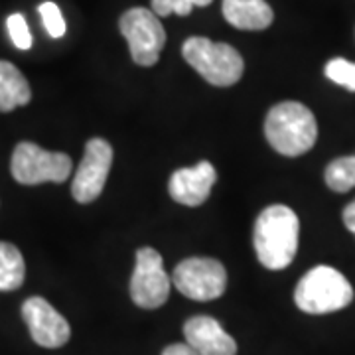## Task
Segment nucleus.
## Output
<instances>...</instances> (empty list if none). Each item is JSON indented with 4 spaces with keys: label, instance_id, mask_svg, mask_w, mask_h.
<instances>
[{
    "label": "nucleus",
    "instance_id": "1",
    "mask_svg": "<svg viewBox=\"0 0 355 355\" xmlns=\"http://www.w3.org/2000/svg\"><path fill=\"white\" fill-rule=\"evenodd\" d=\"M298 216L286 205H270L254 221V251L268 270H282L291 265L298 251Z\"/></svg>",
    "mask_w": 355,
    "mask_h": 355
},
{
    "label": "nucleus",
    "instance_id": "2",
    "mask_svg": "<svg viewBox=\"0 0 355 355\" xmlns=\"http://www.w3.org/2000/svg\"><path fill=\"white\" fill-rule=\"evenodd\" d=\"M265 137L282 156H302L316 144V116L302 103L282 101L266 114Z\"/></svg>",
    "mask_w": 355,
    "mask_h": 355
},
{
    "label": "nucleus",
    "instance_id": "3",
    "mask_svg": "<svg viewBox=\"0 0 355 355\" xmlns=\"http://www.w3.org/2000/svg\"><path fill=\"white\" fill-rule=\"evenodd\" d=\"M354 300V288L340 270L320 265L308 270L294 291V302L306 314L338 312Z\"/></svg>",
    "mask_w": 355,
    "mask_h": 355
},
{
    "label": "nucleus",
    "instance_id": "4",
    "mask_svg": "<svg viewBox=\"0 0 355 355\" xmlns=\"http://www.w3.org/2000/svg\"><path fill=\"white\" fill-rule=\"evenodd\" d=\"M182 55L207 83L216 87L235 85L245 71L241 53L233 46L202 36L186 40L182 46Z\"/></svg>",
    "mask_w": 355,
    "mask_h": 355
},
{
    "label": "nucleus",
    "instance_id": "5",
    "mask_svg": "<svg viewBox=\"0 0 355 355\" xmlns=\"http://www.w3.org/2000/svg\"><path fill=\"white\" fill-rule=\"evenodd\" d=\"M10 172L18 184L38 186L44 182L62 184L71 174V158L64 153H50L34 142H20L12 153Z\"/></svg>",
    "mask_w": 355,
    "mask_h": 355
},
{
    "label": "nucleus",
    "instance_id": "6",
    "mask_svg": "<svg viewBox=\"0 0 355 355\" xmlns=\"http://www.w3.org/2000/svg\"><path fill=\"white\" fill-rule=\"evenodd\" d=\"M121 34L128 42L130 58L135 64L150 67L158 62L166 44V32L158 16L148 8H130L119 20Z\"/></svg>",
    "mask_w": 355,
    "mask_h": 355
},
{
    "label": "nucleus",
    "instance_id": "7",
    "mask_svg": "<svg viewBox=\"0 0 355 355\" xmlns=\"http://www.w3.org/2000/svg\"><path fill=\"white\" fill-rule=\"evenodd\" d=\"M172 282L184 296L198 302L219 298L227 288V270L217 259L190 257L176 265Z\"/></svg>",
    "mask_w": 355,
    "mask_h": 355
},
{
    "label": "nucleus",
    "instance_id": "8",
    "mask_svg": "<svg viewBox=\"0 0 355 355\" xmlns=\"http://www.w3.org/2000/svg\"><path fill=\"white\" fill-rule=\"evenodd\" d=\"M172 280L166 275L162 257L153 247L137 251V266L130 279V298L144 310H156L166 304Z\"/></svg>",
    "mask_w": 355,
    "mask_h": 355
},
{
    "label": "nucleus",
    "instance_id": "9",
    "mask_svg": "<svg viewBox=\"0 0 355 355\" xmlns=\"http://www.w3.org/2000/svg\"><path fill=\"white\" fill-rule=\"evenodd\" d=\"M113 164V148L105 139H91L85 144L83 160L77 168L71 196L79 203L95 202L107 184V176Z\"/></svg>",
    "mask_w": 355,
    "mask_h": 355
},
{
    "label": "nucleus",
    "instance_id": "10",
    "mask_svg": "<svg viewBox=\"0 0 355 355\" xmlns=\"http://www.w3.org/2000/svg\"><path fill=\"white\" fill-rule=\"evenodd\" d=\"M22 318L28 324L32 340L42 347H62L71 338V328L53 306L42 298L32 296L22 304Z\"/></svg>",
    "mask_w": 355,
    "mask_h": 355
},
{
    "label": "nucleus",
    "instance_id": "11",
    "mask_svg": "<svg viewBox=\"0 0 355 355\" xmlns=\"http://www.w3.org/2000/svg\"><path fill=\"white\" fill-rule=\"evenodd\" d=\"M216 180L217 172L214 164L203 160V162L191 166V168L176 170L170 176L168 191H170L174 202L188 205V207H198L209 198V191L214 188Z\"/></svg>",
    "mask_w": 355,
    "mask_h": 355
},
{
    "label": "nucleus",
    "instance_id": "12",
    "mask_svg": "<svg viewBox=\"0 0 355 355\" xmlns=\"http://www.w3.org/2000/svg\"><path fill=\"white\" fill-rule=\"evenodd\" d=\"M186 343L198 355H237V343L211 316H193L184 324Z\"/></svg>",
    "mask_w": 355,
    "mask_h": 355
},
{
    "label": "nucleus",
    "instance_id": "13",
    "mask_svg": "<svg viewBox=\"0 0 355 355\" xmlns=\"http://www.w3.org/2000/svg\"><path fill=\"white\" fill-rule=\"evenodd\" d=\"M223 16L239 30H265L275 18L265 0H223Z\"/></svg>",
    "mask_w": 355,
    "mask_h": 355
},
{
    "label": "nucleus",
    "instance_id": "14",
    "mask_svg": "<svg viewBox=\"0 0 355 355\" xmlns=\"http://www.w3.org/2000/svg\"><path fill=\"white\" fill-rule=\"evenodd\" d=\"M32 99V91L18 67L0 60V113H10Z\"/></svg>",
    "mask_w": 355,
    "mask_h": 355
},
{
    "label": "nucleus",
    "instance_id": "15",
    "mask_svg": "<svg viewBox=\"0 0 355 355\" xmlns=\"http://www.w3.org/2000/svg\"><path fill=\"white\" fill-rule=\"evenodd\" d=\"M26 265L12 243L0 241V292H12L24 284Z\"/></svg>",
    "mask_w": 355,
    "mask_h": 355
},
{
    "label": "nucleus",
    "instance_id": "16",
    "mask_svg": "<svg viewBox=\"0 0 355 355\" xmlns=\"http://www.w3.org/2000/svg\"><path fill=\"white\" fill-rule=\"evenodd\" d=\"M326 184L338 193H345L355 188V156H342L326 166Z\"/></svg>",
    "mask_w": 355,
    "mask_h": 355
},
{
    "label": "nucleus",
    "instance_id": "17",
    "mask_svg": "<svg viewBox=\"0 0 355 355\" xmlns=\"http://www.w3.org/2000/svg\"><path fill=\"white\" fill-rule=\"evenodd\" d=\"M324 73L328 79H331L334 83L343 85L349 91H355V64L343 60V58H334L326 64Z\"/></svg>",
    "mask_w": 355,
    "mask_h": 355
},
{
    "label": "nucleus",
    "instance_id": "18",
    "mask_svg": "<svg viewBox=\"0 0 355 355\" xmlns=\"http://www.w3.org/2000/svg\"><path fill=\"white\" fill-rule=\"evenodd\" d=\"M214 0H153V12L156 16H188L193 6H207Z\"/></svg>",
    "mask_w": 355,
    "mask_h": 355
},
{
    "label": "nucleus",
    "instance_id": "19",
    "mask_svg": "<svg viewBox=\"0 0 355 355\" xmlns=\"http://www.w3.org/2000/svg\"><path fill=\"white\" fill-rule=\"evenodd\" d=\"M40 16L44 20V26H46V32L50 34L51 38H62L65 34V20L64 14L60 10L58 4L53 2H44L40 4Z\"/></svg>",
    "mask_w": 355,
    "mask_h": 355
},
{
    "label": "nucleus",
    "instance_id": "20",
    "mask_svg": "<svg viewBox=\"0 0 355 355\" xmlns=\"http://www.w3.org/2000/svg\"><path fill=\"white\" fill-rule=\"evenodd\" d=\"M6 28H8V34L12 44L18 50H30L32 48V34H30V28L26 24V18L22 14H10L6 18Z\"/></svg>",
    "mask_w": 355,
    "mask_h": 355
},
{
    "label": "nucleus",
    "instance_id": "21",
    "mask_svg": "<svg viewBox=\"0 0 355 355\" xmlns=\"http://www.w3.org/2000/svg\"><path fill=\"white\" fill-rule=\"evenodd\" d=\"M162 355H198V352L188 343H172L162 352Z\"/></svg>",
    "mask_w": 355,
    "mask_h": 355
},
{
    "label": "nucleus",
    "instance_id": "22",
    "mask_svg": "<svg viewBox=\"0 0 355 355\" xmlns=\"http://www.w3.org/2000/svg\"><path fill=\"white\" fill-rule=\"evenodd\" d=\"M343 223H345V227L349 229L352 233L355 235V200L349 205H345V209H343L342 214Z\"/></svg>",
    "mask_w": 355,
    "mask_h": 355
}]
</instances>
